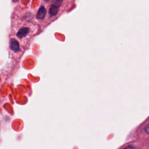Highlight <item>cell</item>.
<instances>
[{
	"instance_id": "3957f363",
	"label": "cell",
	"mask_w": 149,
	"mask_h": 149,
	"mask_svg": "<svg viewBox=\"0 0 149 149\" xmlns=\"http://www.w3.org/2000/svg\"><path fill=\"white\" fill-rule=\"evenodd\" d=\"M46 13V9L44 8V6H42L40 7V9L38 10V12L37 14V17L39 19H42L44 17Z\"/></svg>"
},
{
	"instance_id": "277c9868",
	"label": "cell",
	"mask_w": 149,
	"mask_h": 149,
	"mask_svg": "<svg viewBox=\"0 0 149 149\" xmlns=\"http://www.w3.org/2000/svg\"><path fill=\"white\" fill-rule=\"evenodd\" d=\"M58 7H56V6L54 5H51L49 10V13L52 15V16H55L58 12Z\"/></svg>"
},
{
	"instance_id": "8992f818",
	"label": "cell",
	"mask_w": 149,
	"mask_h": 149,
	"mask_svg": "<svg viewBox=\"0 0 149 149\" xmlns=\"http://www.w3.org/2000/svg\"><path fill=\"white\" fill-rule=\"evenodd\" d=\"M123 149H135V148L132 146H127L126 147L124 148Z\"/></svg>"
},
{
	"instance_id": "6da1fadb",
	"label": "cell",
	"mask_w": 149,
	"mask_h": 149,
	"mask_svg": "<svg viewBox=\"0 0 149 149\" xmlns=\"http://www.w3.org/2000/svg\"><path fill=\"white\" fill-rule=\"evenodd\" d=\"M29 32V29L27 27H23L20 29L17 33V36L19 38H22L26 36Z\"/></svg>"
},
{
	"instance_id": "5b68a950",
	"label": "cell",
	"mask_w": 149,
	"mask_h": 149,
	"mask_svg": "<svg viewBox=\"0 0 149 149\" xmlns=\"http://www.w3.org/2000/svg\"><path fill=\"white\" fill-rule=\"evenodd\" d=\"M63 0H53L52 1V4L55 6H56V7L59 8L61 4V3L62 2Z\"/></svg>"
},
{
	"instance_id": "7a4b0ae2",
	"label": "cell",
	"mask_w": 149,
	"mask_h": 149,
	"mask_svg": "<svg viewBox=\"0 0 149 149\" xmlns=\"http://www.w3.org/2000/svg\"><path fill=\"white\" fill-rule=\"evenodd\" d=\"M10 47L12 51L16 52L19 49V45L18 42L15 40H11L10 42Z\"/></svg>"
},
{
	"instance_id": "ba28073f",
	"label": "cell",
	"mask_w": 149,
	"mask_h": 149,
	"mask_svg": "<svg viewBox=\"0 0 149 149\" xmlns=\"http://www.w3.org/2000/svg\"><path fill=\"white\" fill-rule=\"evenodd\" d=\"M13 1H17V0H13Z\"/></svg>"
},
{
	"instance_id": "52a82bcc",
	"label": "cell",
	"mask_w": 149,
	"mask_h": 149,
	"mask_svg": "<svg viewBox=\"0 0 149 149\" xmlns=\"http://www.w3.org/2000/svg\"><path fill=\"white\" fill-rule=\"evenodd\" d=\"M145 129H146V132H147V133H148V126L147 125V126H146V127H145Z\"/></svg>"
}]
</instances>
